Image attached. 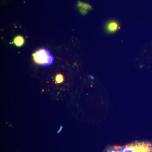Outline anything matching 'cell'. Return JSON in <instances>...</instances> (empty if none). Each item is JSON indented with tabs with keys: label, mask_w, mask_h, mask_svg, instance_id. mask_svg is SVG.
<instances>
[{
	"label": "cell",
	"mask_w": 152,
	"mask_h": 152,
	"mask_svg": "<svg viewBox=\"0 0 152 152\" xmlns=\"http://www.w3.org/2000/svg\"><path fill=\"white\" fill-rule=\"evenodd\" d=\"M14 43L17 47L22 46L24 43V39L22 36H17L14 39Z\"/></svg>",
	"instance_id": "4"
},
{
	"label": "cell",
	"mask_w": 152,
	"mask_h": 152,
	"mask_svg": "<svg viewBox=\"0 0 152 152\" xmlns=\"http://www.w3.org/2000/svg\"><path fill=\"white\" fill-rule=\"evenodd\" d=\"M118 24L117 22L115 21L110 22L107 25L106 29L109 33H113L118 30Z\"/></svg>",
	"instance_id": "3"
},
{
	"label": "cell",
	"mask_w": 152,
	"mask_h": 152,
	"mask_svg": "<svg viewBox=\"0 0 152 152\" xmlns=\"http://www.w3.org/2000/svg\"><path fill=\"white\" fill-rule=\"evenodd\" d=\"M107 152H120L116 148H115V146H114L110 147L108 149L107 151Z\"/></svg>",
	"instance_id": "6"
},
{
	"label": "cell",
	"mask_w": 152,
	"mask_h": 152,
	"mask_svg": "<svg viewBox=\"0 0 152 152\" xmlns=\"http://www.w3.org/2000/svg\"><path fill=\"white\" fill-rule=\"evenodd\" d=\"M33 59L36 64L44 66L51 65L53 63L54 58L50 52L46 49H40L33 54Z\"/></svg>",
	"instance_id": "2"
},
{
	"label": "cell",
	"mask_w": 152,
	"mask_h": 152,
	"mask_svg": "<svg viewBox=\"0 0 152 152\" xmlns=\"http://www.w3.org/2000/svg\"><path fill=\"white\" fill-rule=\"evenodd\" d=\"M64 77L61 74H58L56 76V81L57 83H61L64 82Z\"/></svg>",
	"instance_id": "5"
},
{
	"label": "cell",
	"mask_w": 152,
	"mask_h": 152,
	"mask_svg": "<svg viewBox=\"0 0 152 152\" xmlns=\"http://www.w3.org/2000/svg\"><path fill=\"white\" fill-rule=\"evenodd\" d=\"M115 147L120 152H152V142H137Z\"/></svg>",
	"instance_id": "1"
}]
</instances>
